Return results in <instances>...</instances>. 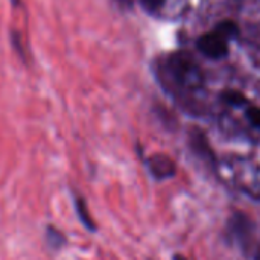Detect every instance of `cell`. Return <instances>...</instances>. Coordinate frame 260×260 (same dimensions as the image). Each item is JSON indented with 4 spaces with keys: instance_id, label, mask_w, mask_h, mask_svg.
Listing matches in <instances>:
<instances>
[{
    "instance_id": "cell-1",
    "label": "cell",
    "mask_w": 260,
    "mask_h": 260,
    "mask_svg": "<svg viewBox=\"0 0 260 260\" xmlns=\"http://www.w3.org/2000/svg\"><path fill=\"white\" fill-rule=\"evenodd\" d=\"M169 72L175 84L184 90L195 91L204 84V75L200 64L186 52L174 53L169 59Z\"/></svg>"
},
{
    "instance_id": "cell-2",
    "label": "cell",
    "mask_w": 260,
    "mask_h": 260,
    "mask_svg": "<svg viewBox=\"0 0 260 260\" xmlns=\"http://www.w3.org/2000/svg\"><path fill=\"white\" fill-rule=\"evenodd\" d=\"M230 229L236 244L241 247L245 256H248L250 259L260 260V245L250 221L242 215H235L230 222Z\"/></svg>"
},
{
    "instance_id": "cell-3",
    "label": "cell",
    "mask_w": 260,
    "mask_h": 260,
    "mask_svg": "<svg viewBox=\"0 0 260 260\" xmlns=\"http://www.w3.org/2000/svg\"><path fill=\"white\" fill-rule=\"evenodd\" d=\"M229 41L230 40L215 27L212 32L204 34L198 40L197 46L204 56L212 59H222L229 55Z\"/></svg>"
},
{
    "instance_id": "cell-4",
    "label": "cell",
    "mask_w": 260,
    "mask_h": 260,
    "mask_svg": "<svg viewBox=\"0 0 260 260\" xmlns=\"http://www.w3.org/2000/svg\"><path fill=\"white\" fill-rule=\"evenodd\" d=\"M148 166L151 174L157 178V180H165V178H171L175 174V163L166 157V155H152L148 160Z\"/></svg>"
},
{
    "instance_id": "cell-5",
    "label": "cell",
    "mask_w": 260,
    "mask_h": 260,
    "mask_svg": "<svg viewBox=\"0 0 260 260\" xmlns=\"http://www.w3.org/2000/svg\"><path fill=\"white\" fill-rule=\"evenodd\" d=\"M73 203H75V210H76L78 218L81 219V222H82L88 230L94 232V230H96V225H94L93 219H91V218H90V215H88V209H87V203H85V200H84V198H81V197H75Z\"/></svg>"
},
{
    "instance_id": "cell-6",
    "label": "cell",
    "mask_w": 260,
    "mask_h": 260,
    "mask_svg": "<svg viewBox=\"0 0 260 260\" xmlns=\"http://www.w3.org/2000/svg\"><path fill=\"white\" fill-rule=\"evenodd\" d=\"M46 242L52 250H59V248H62L66 245L67 239L62 235V232H59L53 225H47V229H46Z\"/></svg>"
},
{
    "instance_id": "cell-7",
    "label": "cell",
    "mask_w": 260,
    "mask_h": 260,
    "mask_svg": "<svg viewBox=\"0 0 260 260\" xmlns=\"http://www.w3.org/2000/svg\"><path fill=\"white\" fill-rule=\"evenodd\" d=\"M222 99H224L229 105L236 107V108H239V107H247V105H248L247 98H245L242 93L236 91V90H229V91L222 93Z\"/></svg>"
},
{
    "instance_id": "cell-8",
    "label": "cell",
    "mask_w": 260,
    "mask_h": 260,
    "mask_svg": "<svg viewBox=\"0 0 260 260\" xmlns=\"http://www.w3.org/2000/svg\"><path fill=\"white\" fill-rule=\"evenodd\" d=\"M216 29H218L219 32H222L229 40L236 38V37H238V34H239L238 24H236V23H233V21H230V20H227V21H221V23L216 26Z\"/></svg>"
},
{
    "instance_id": "cell-9",
    "label": "cell",
    "mask_w": 260,
    "mask_h": 260,
    "mask_svg": "<svg viewBox=\"0 0 260 260\" xmlns=\"http://www.w3.org/2000/svg\"><path fill=\"white\" fill-rule=\"evenodd\" d=\"M245 116H247L248 122L251 123V126H254V128L260 129V108H257V107H250V105H247Z\"/></svg>"
},
{
    "instance_id": "cell-10",
    "label": "cell",
    "mask_w": 260,
    "mask_h": 260,
    "mask_svg": "<svg viewBox=\"0 0 260 260\" xmlns=\"http://www.w3.org/2000/svg\"><path fill=\"white\" fill-rule=\"evenodd\" d=\"M142 3H143V6L146 8V9H149V11H155V9H158L163 3H165V0H140Z\"/></svg>"
},
{
    "instance_id": "cell-11",
    "label": "cell",
    "mask_w": 260,
    "mask_h": 260,
    "mask_svg": "<svg viewBox=\"0 0 260 260\" xmlns=\"http://www.w3.org/2000/svg\"><path fill=\"white\" fill-rule=\"evenodd\" d=\"M174 260H184V259H183V257H180V256H177Z\"/></svg>"
}]
</instances>
